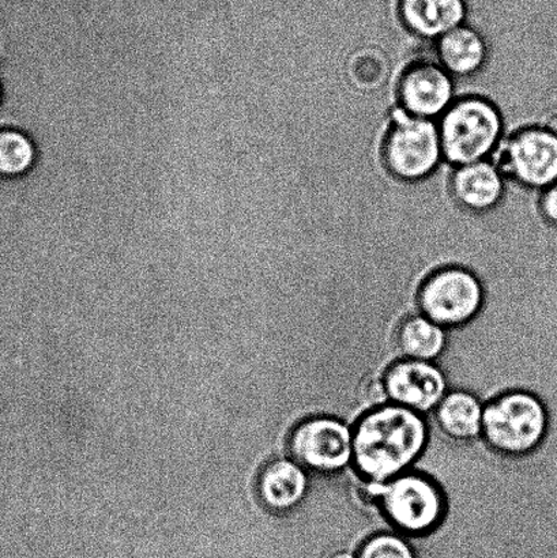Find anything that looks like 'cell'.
Wrapping results in <instances>:
<instances>
[{
  "instance_id": "obj_12",
  "label": "cell",
  "mask_w": 557,
  "mask_h": 558,
  "mask_svg": "<svg viewBox=\"0 0 557 558\" xmlns=\"http://www.w3.org/2000/svg\"><path fill=\"white\" fill-rule=\"evenodd\" d=\"M403 29L423 41L435 43L469 21L468 0H397Z\"/></svg>"
},
{
  "instance_id": "obj_22",
  "label": "cell",
  "mask_w": 557,
  "mask_h": 558,
  "mask_svg": "<svg viewBox=\"0 0 557 558\" xmlns=\"http://www.w3.org/2000/svg\"><path fill=\"white\" fill-rule=\"evenodd\" d=\"M0 97H2V93H0Z\"/></svg>"
},
{
  "instance_id": "obj_3",
  "label": "cell",
  "mask_w": 557,
  "mask_h": 558,
  "mask_svg": "<svg viewBox=\"0 0 557 558\" xmlns=\"http://www.w3.org/2000/svg\"><path fill=\"white\" fill-rule=\"evenodd\" d=\"M444 160L450 167L489 160L505 135L501 109L488 97H457L438 120Z\"/></svg>"
},
{
  "instance_id": "obj_21",
  "label": "cell",
  "mask_w": 557,
  "mask_h": 558,
  "mask_svg": "<svg viewBox=\"0 0 557 558\" xmlns=\"http://www.w3.org/2000/svg\"><path fill=\"white\" fill-rule=\"evenodd\" d=\"M330 558H356L349 551H338V554L332 555Z\"/></svg>"
},
{
  "instance_id": "obj_15",
  "label": "cell",
  "mask_w": 557,
  "mask_h": 558,
  "mask_svg": "<svg viewBox=\"0 0 557 558\" xmlns=\"http://www.w3.org/2000/svg\"><path fill=\"white\" fill-rule=\"evenodd\" d=\"M307 492V473L296 461L280 459L270 463L261 475V499L273 511L293 510L305 499Z\"/></svg>"
},
{
  "instance_id": "obj_19",
  "label": "cell",
  "mask_w": 557,
  "mask_h": 558,
  "mask_svg": "<svg viewBox=\"0 0 557 558\" xmlns=\"http://www.w3.org/2000/svg\"><path fill=\"white\" fill-rule=\"evenodd\" d=\"M356 558H414V554L400 535L382 533L365 541Z\"/></svg>"
},
{
  "instance_id": "obj_9",
  "label": "cell",
  "mask_w": 557,
  "mask_h": 558,
  "mask_svg": "<svg viewBox=\"0 0 557 558\" xmlns=\"http://www.w3.org/2000/svg\"><path fill=\"white\" fill-rule=\"evenodd\" d=\"M289 447L293 461L305 470L336 474L353 462V428L340 418L319 415L294 428Z\"/></svg>"
},
{
  "instance_id": "obj_20",
  "label": "cell",
  "mask_w": 557,
  "mask_h": 558,
  "mask_svg": "<svg viewBox=\"0 0 557 558\" xmlns=\"http://www.w3.org/2000/svg\"><path fill=\"white\" fill-rule=\"evenodd\" d=\"M538 207L545 221L549 222L550 226L557 227V182L542 191Z\"/></svg>"
},
{
  "instance_id": "obj_4",
  "label": "cell",
  "mask_w": 557,
  "mask_h": 558,
  "mask_svg": "<svg viewBox=\"0 0 557 558\" xmlns=\"http://www.w3.org/2000/svg\"><path fill=\"white\" fill-rule=\"evenodd\" d=\"M548 432L547 404L531 391L505 392L484 407L482 437L504 456H529L543 446Z\"/></svg>"
},
{
  "instance_id": "obj_6",
  "label": "cell",
  "mask_w": 557,
  "mask_h": 558,
  "mask_svg": "<svg viewBox=\"0 0 557 558\" xmlns=\"http://www.w3.org/2000/svg\"><path fill=\"white\" fill-rule=\"evenodd\" d=\"M367 484V492L380 502L382 512L398 532L424 535L444 521V492L428 475L407 472L386 484Z\"/></svg>"
},
{
  "instance_id": "obj_18",
  "label": "cell",
  "mask_w": 557,
  "mask_h": 558,
  "mask_svg": "<svg viewBox=\"0 0 557 558\" xmlns=\"http://www.w3.org/2000/svg\"><path fill=\"white\" fill-rule=\"evenodd\" d=\"M36 156L29 136L19 130H0V178L24 177L35 166Z\"/></svg>"
},
{
  "instance_id": "obj_5",
  "label": "cell",
  "mask_w": 557,
  "mask_h": 558,
  "mask_svg": "<svg viewBox=\"0 0 557 558\" xmlns=\"http://www.w3.org/2000/svg\"><path fill=\"white\" fill-rule=\"evenodd\" d=\"M382 163L392 179L407 184L424 182L444 162L438 122L392 109L380 145Z\"/></svg>"
},
{
  "instance_id": "obj_14",
  "label": "cell",
  "mask_w": 557,
  "mask_h": 558,
  "mask_svg": "<svg viewBox=\"0 0 557 558\" xmlns=\"http://www.w3.org/2000/svg\"><path fill=\"white\" fill-rule=\"evenodd\" d=\"M435 57L452 78L468 80L488 64L491 48L483 33L467 22L435 41Z\"/></svg>"
},
{
  "instance_id": "obj_7",
  "label": "cell",
  "mask_w": 557,
  "mask_h": 558,
  "mask_svg": "<svg viewBox=\"0 0 557 558\" xmlns=\"http://www.w3.org/2000/svg\"><path fill=\"white\" fill-rule=\"evenodd\" d=\"M495 155L506 180L523 189L544 191L557 182V134L542 124L512 131Z\"/></svg>"
},
{
  "instance_id": "obj_13",
  "label": "cell",
  "mask_w": 557,
  "mask_h": 558,
  "mask_svg": "<svg viewBox=\"0 0 557 558\" xmlns=\"http://www.w3.org/2000/svg\"><path fill=\"white\" fill-rule=\"evenodd\" d=\"M450 193L458 207L483 215L501 204L506 178L494 161L484 160L452 168Z\"/></svg>"
},
{
  "instance_id": "obj_8",
  "label": "cell",
  "mask_w": 557,
  "mask_h": 558,
  "mask_svg": "<svg viewBox=\"0 0 557 558\" xmlns=\"http://www.w3.org/2000/svg\"><path fill=\"white\" fill-rule=\"evenodd\" d=\"M484 304V288L473 271L446 266L424 279L417 292L422 315L444 328H456L474 319Z\"/></svg>"
},
{
  "instance_id": "obj_10",
  "label": "cell",
  "mask_w": 557,
  "mask_h": 558,
  "mask_svg": "<svg viewBox=\"0 0 557 558\" xmlns=\"http://www.w3.org/2000/svg\"><path fill=\"white\" fill-rule=\"evenodd\" d=\"M396 96L403 112L438 122L456 101L457 82L436 59H419L402 70Z\"/></svg>"
},
{
  "instance_id": "obj_16",
  "label": "cell",
  "mask_w": 557,
  "mask_h": 558,
  "mask_svg": "<svg viewBox=\"0 0 557 558\" xmlns=\"http://www.w3.org/2000/svg\"><path fill=\"white\" fill-rule=\"evenodd\" d=\"M484 407L474 393L457 390L447 392L435 409V420L441 432L452 440L469 441L482 436Z\"/></svg>"
},
{
  "instance_id": "obj_2",
  "label": "cell",
  "mask_w": 557,
  "mask_h": 558,
  "mask_svg": "<svg viewBox=\"0 0 557 558\" xmlns=\"http://www.w3.org/2000/svg\"><path fill=\"white\" fill-rule=\"evenodd\" d=\"M428 445L423 414L386 403L362 415L353 426V466L373 484L407 473Z\"/></svg>"
},
{
  "instance_id": "obj_1",
  "label": "cell",
  "mask_w": 557,
  "mask_h": 558,
  "mask_svg": "<svg viewBox=\"0 0 557 558\" xmlns=\"http://www.w3.org/2000/svg\"><path fill=\"white\" fill-rule=\"evenodd\" d=\"M109 0H0V130L38 167L89 161L106 84Z\"/></svg>"
},
{
  "instance_id": "obj_11",
  "label": "cell",
  "mask_w": 557,
  "mask_h": 558,
  "mask_svg": "<svg viewBox=\"0 0 557 558\" xmlns=\"http://www.w3.org/2000/svg\"><path fill=\"white\" fill-rule=\"evenodd\" d=\"M384 383L391 403L420 414L438 408L449 390L445 372L428 361H398L386 371Z\"/></svg>"
},
{
  "instance_id": "obj_17",
  "label": "cell",
  "mask_w": 557,
  "mask_h": 558,
  "mask_svg": "<svg viewBox=\"0 0 557 558\" xmlns=\"http://www.w3.org/2000/svg\"><path fill=\"white\" fill-rule=\"evenodd\" d=\"M446 347V328L424 315L408 317L398 332V348L409 360L434 363L444 354Z\"/></svg>"
}]
</instances>
